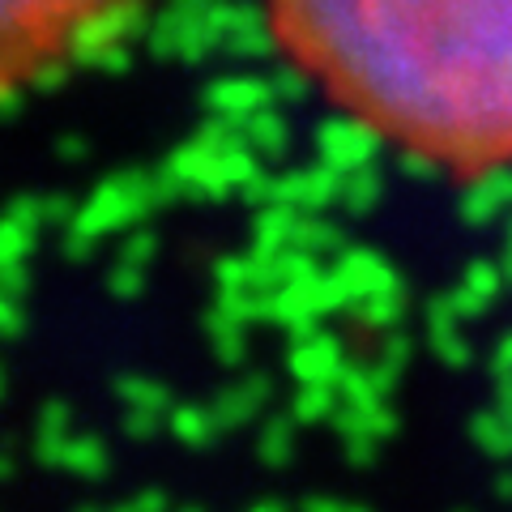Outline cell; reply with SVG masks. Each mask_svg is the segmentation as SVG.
Returning a JSON list of instances; mask_svg holds the SVG:
<instances>
[{
  "instance_id": "6da1fadb",
  "label": "cell",
  "mask_w": 512,
  "mask_h": 512,
  "mask_svg": "<svg viewBox=\"0 0 512 512\" xmlns=\"http://www.w3.org/2000/svg\"><path fill=\"white\" fill-rule=\"evenodd\" d=\"M282 52L397 150L512 167V0H265Z\"/></svg>"
},
{
  "instance_id": "7a4b0ae2",
  "label": "cell",
  "mask_w": 512,
  "mask_h": 512,
  "mask_svg": "<svg viewBox=\"0 0 512 512\" xmlns=\"http://www.w3.org/2000/svg\"><path fill=\"white\" fill-rule=\"evenodd\" d=\"M141 0H0V99L99 60Z\"/></svg>"
}]
</instances>
